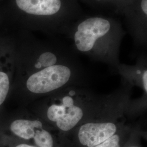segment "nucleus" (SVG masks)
Returning <instances> with one entry per match:
<instances>
[{"label": "nucleus", "instance_id": "nucleus-1", "mask_svg": "<svg viewBox=\"0 0 147 147\" xmlns=\"http://www.w3.org/2000/svg\"><path fill=\"white\" fill-rule=\"evenodd\" d=\"M124 34L121 22L113 16L98 13L81 16L66 36L79 52L104 56L116 50Z\"/></svg>", "mask_w": 147, "mask_h": 147}, {"label": "nucleus", "instance_id": "nucleus-2", "mask_svg": "<svg viewBox=\"0 0 147 147\" xmlns=\"http://www.w3.org/2000/svg\"><path fill=\"white\" fill-rule=\"evenodd\" d=\"M32 26L66 35L75 21L84 14L77 0H15Z\"/></svg>", "mask_w": 147, "mask_h": 147}, {"label": "nucleus", "instance_id": "nucleus-3", "mask_svg": "<svg viewBox=\"0 0 147 147\" xmlns=\"http://www.w3.org/2000/svg\"><path fill=\"white\" fill-rule=\"evenodd\" d=\"M63 59L55 65L44 68L31 75L26 86L31 92L36 94L50 92L62 87L70 80L72 70Z\"/></svg>", "mask_w": 147, "mask_h": 147}, {"label": "nucleus", "instance_id": "nucleus-4", "mask_svg": "<svg viewBox=\"0 0 147 147\" xmlns=\"http://www.w3.org/2000/svg\"><path fill=\"white\" fill-rule=\"evenodd\" d=\"M84 114L82 108L75 105L73 99L69 96L63 98L58 104L51 105L47 111L48 119L64 132L69 131L76 126Z\"/></svg>", "mask_w": 147, "mask_h": 147}, {"label": "nucleus", "instance_id": "nucleus-5", "mask_svg": "<svg viewBox=\"0 0 147 147\" xmlns=\"http://www.w3.org/2000/svg\"><path fill=\"white\" fill-rule=\"evenodd\" d=\"M116 124L111 122L88 123L80 126L77 138L82 147H94L117 133Z\"/></svg>", "mask_w": 147, "mask_h": 147}, {"label": "nucleus", "instance_id": "nucleus-6", "mask_svg": "<svg viewBox=\"0 0 147 147\" xmlns=\"http://www.w3.org/2000/svg\"><path fill=\"white\" fill-rule=\"evenodd\" d=\"M127 31L138 41L146 40L147 0H137L124 15Z\"/></svg>", "mask_w": 147, "mask_h": 147}, {"label": "nucleus", "instance_id": "nucleus-7", "mask_svg": "<svg viewBox=\"0 0 147 147\" xmlns=\"http://www.w3.org/2000/svg\"><path fill=\"white\" fill-rule=\"evenodd\" d=\"M11 130L16 136L26 141L32 140L34 143L42 134L44 129L40 121L17 119L11 124Z\"/></svg>", "mask_w": 147, "mask_h": 147}, {"label": "nucleus", "instance_id": "nucleus-8", "mask_svg": "<svg viewBox=\"0 0 147 147\" xmlns=\"http://www.w3.org/2000/svg\"><path fill=\"white\" fill-rule=\"evenodd\" d=\"M9 89V80L7 74L0 71V105L5 100Z\"/></svg>", "mask_w": 147, "mask_h": 147}, {"label": "nucleus", "instance_id": "nucleus-9", "mask_svg": "<svg viewBox=\"0 0 147 147\" xmlns=\"http://www.w3.org/2000/svg\"><path fill=\"white\" fill-rule=\"evenodd\" d=\"M94 147H121V136L116 133L104 142Z\"/></svg>", "mask_w": 147, "mask_h": 147}, {"label": "nucleus", "instance_id": "nucleus-10", "mask_svg": "<svg viewBox=\"0 0 147 147\" xmlns=\"http://www.w3.org/2000/svg\"><path fill=\"white\" fill-rule=\"evenodd\" d=\"M142 80H143V84L144 90L147 93V70H144L143 76H142Z\"/></svg>", "mask_w": 147, "mask_h": 147}, {"label": "nucleus", "instance_id": "nucleus-11", "mask_svg": "<svg viewBox=\"0 0 147 147\" xmlns=\"http://www.w3.org/2000/svg\"><path fill=\"white\" fill-rule=\"evenodd\" d=\"M16 147H37L34 145H31V144H28L26 143H21L18 144L17 146H16Z\"/></svg>", "mask_w": 147, "mask_h": 147}, {"label": "nucleus", "instance_id": "nucleus-12", "mask_svg": "<svg viewBox=\"0 0 147 147\" xmlns=\"http://www.w3.org/2000/svg\"><path fill=\"white\" fill-rule=\"evenodd\" d=\"M138 147V146H130V147Z\"/></svg>", "mask_w": 147, "mask_h": 147}]
</instances>
